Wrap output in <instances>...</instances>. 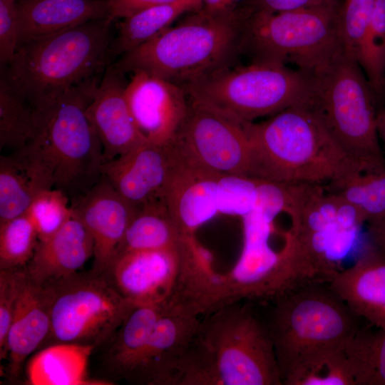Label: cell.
Returning <instances> with one entry per match:
<instances>
[{"mask_svg":"<svg viewBox=\"0 0 385 385\" xmlns=\"http://www.w3.org/2000/svg\"><path fill=\"white\" fill-rule=\"evenodd\" d=\"M287 194L283 185L264 183L254 210L242 217L243 247L231 270L222 274L226 304L250 301L267 302L299 284L293 247L284 237L279 251L270 244L274 220L284 213Z\"/></svg>","mask_w":385,"mask_h":385,"instance_id":"10","label":"cell"},{"mask_svg":"<svg viewBox=\"0 0 385 385\" xmlns=\"http://www.w3.org/2000/svg\"><path fill=\"white\" fill-rule=\"evenodd\" d=\"M375 0H344L339 14L346 51L358 62L364 47Z\"/></svg>","mask_w":385,"mask_h":385,"instance_id":"39","label":"cell"},{"mask_svg":"<svg viewBox=\"0 0 385 385\" xmlns=\"http://www.w3.org/2000/svg\"><path fill=\"white\" fill-rule=\"evenodd\" d=\"M177 251L143 250L114 259L103 275L133 304H165L178 275Z\"/></svg>","mask_w":385,"mask_h":385,"instance_id":"16","label":"cell"},{"mask_svg":"<svg viewBox=\"0 0 385 385\" xmlns=\"http://www.w3.org/2000/svg\"><path fill=\"white\" fill-rule=\"evenodd\" d=\"M308 72L287 65L250 62L220 68L184 86L189 96L247 122L303 104Z\"/></svg>","mask_w":385,"mask_h":385,"instance_id":"11","label":"cell"},{"mask_svg":"<svg viewBox=\"0 0 385 385\" xmlns=\"http://www.w3.org/2000/svg\"><path fill=\"white\" fill-rule=\"evenodd\" d=\"M178 275L173 293L164 304L168 310L201 316L225 305L222 274L195 235H183L178 248Z\"/></svg>","mask_w":385,"mask_h":385,"instance_id":"20","label":"cell"},{"mask_svg":"<svg viewBox=\"0 0 385 385\" xmlns=\"http://www.w3.org/2000/svg\"><path fill=\"white\" fill-rule=\"evenodd\" d=\"M309 75L303 103L321 121L346 155L364 171L385 170V156L376 128L380 103L362 68L343 48Z\"/></svg>","mask_w":385,"mask_h":385,"instance_id":"5","label":"cell"},{"mask_svg":"<svg viewBox=\"0 0 385 385\" xmlns=\"http://www.w3.org/2000/svg\"><path fill=\"white\" fill-rule=\"evenodd\" d=\"M26 277L24 267L0 270L1 359H6L7 337Z\"/></svg>","mask_w":385,"mask_h":385,"instance_id":"40","label":"cell"},{"mask_svg":"<svg viewBox=\"0 0 385 385\" xmlns=\"http://www.w3.org/2000/svg\"><path fill=\"white\" fill-rule=\"evenodd\" d=\"M359 318L385 329V255L369 242L354 263L329 282Z\"/></svg>","mask_w":385,"mask_h":385,"instance_id":"22","label":"cell"},{"mask_svg":"<svg viewBox=\"0 0 385 385\" xmlns=\"http://www.w3.org/2000/svg\"><path fill=\"white\" fill-rule=\"evenodd\" d=\"M247 124L189 96L186 116L172 143L187 159L208 170L255 178Z\"/></svg>","mask_w":385,"mask_h":385,"instance_id":"13","label":"cell"},{"mask_svg":"<svg viewBox=\"0 0 385 385\" xmlns=\"http://www.w3.org/2000/svg\"><path fill=\"white\" fill-rule=\"evenodd\" d=\"M125 95L135 123L147 141L168 145L186 116L189 96L184 86L143 71L131 73Z\"/></svg>","mask_w":385,"mask_h":385,"instance_id":"14","label":"cell"},{"mask_svg":"<svg viewBox=\"0 0 385 385\" xmlns=\"http://www.w3.org/2000/svg\"><path fill=\"white\" fill-rule=\"evenodd\" d=\"M175 158L171 143L145 141L102 166V175L134 209L164 201Z\"/></svg>","mask_w":385,"mask_h":385,"instance_id":"15","label":"cell"},{"mask_svg":"<svg viewBox=\"0 0 385 385\" xmlns=\"http://www.w3.org/2000/svg\"><path fill=\"white\" fill-rule=\"evenodd\" d=\"M54 188L52 173L28 145L0 157V224L26 212L43 190Z\"/></svg>","mask_w":385,"mask_h":385,"instance_id":"26","label":"cell"},{"mask_svg":"<svg viewBox=\"0 0 385 385\" xmlns=\"http://www.w3.org/2000/svg\"><path fill=\"white\" fill-rule=\"evenodd\" d=\"M17 0H0V64L6 66L14 58L19 43Z\"/></svg>","mask_w":385,"mask_h":385,"instance_id":"41","label":"cell"},{"mask_svg":"<svg viewBox=\"0 0 385 385\" xmlns=\"http://www.w3.org/2000/svg\"><path fill=\"white\" fill-rule=\"evenodd\" d=\"M346 344L325 347L299 360L282 385H355Z\"/></svg>","mask_w":385,"mask_h":385,"instance_id":"31","label":"cell"},{"mask_svg":"<svg viewBox=\"0 0 385 385\" xmlns=\"http://www.w3.org/2000/svg\"><path fill=\"white\" fill-rule=\"evenodd\" d=\"M124 76L110 64L86 111L101 143L104 163L146 141L126 101Z\"/></svg>","mask_w":385,"mask_h":385,"instance_id":"19","label":"cell"},{"mask_svg":"<svg viewBox=\"0 0 385 385\" xmlns=\"http://www.w3.org/2000/svg\"><path fill=\"white\" fill-rule=\"evenodd\" d=\"M337 2V0H248L247 6L255 11L280 13Z\"/></svg>","mask_w":385,"mask_h":385,"instance_id":"42","label":"cell"},{"mask_svg":"<svg viewBox=\"0 0 385 385\" xmlns=\"http://www.w3.org/2000/svg\"><path fill=\"white\" fill-rule=\"evenodd\" d=\"M200 317L164 307L130 382L173 385L179 362L199 329Z\"/></svg>","mask_w":385,"mask_h":385,"instance_id":"21","label":"cell"},{"mask_svg":"<svg viewBox=\"0 0 385 385\" xmlns=\"http://www.w3.org/2000/svg\"><path fill=\"white\" fill-rule=\"evenodd\" d=\"M71 206L93 238L91 270L103 274L114 260L135 209L103 175L87 192L71 200Z\"/></svg>","mask_w":385,"mask_h":385,"instance_id":"17","label":"cell"},{"mask_svg":"<svg viewBox=\"0 0 385 385\" xmlns=\"http://www.w3.org/2000/svg\"><path fill=\"white\" fill-rule=\"evenodd\" d=\"M52 299L51 287L36 283L27 274L7 337L9 379L19 378L25 360L48 338Z\"/></svg>","mask_w":385,"mask_h":385,"instance_id":"23","label":"cell"},{"mask_svg":"<svg viewBox=\"0 0 385 385\" xmlns=\"http://www.w3.org/2000/svg\"><path fill=\"white\" fill-rule=\"evenodd\" d=\"M175 158L164 200L169 213L183 235L195 230L219 213L218 180L221 174L187 159L172 143Z\"/></svg>","mask_w":385,"mask_h":385,"instance_id":"18","label":"cell"},{"mask_svg":"<svg viewBox=\"0 0 385 385\" xmlns=\"http://www.w3.org/2000/svg\"><path fill=\"white\" fill-rule=\"evenodd\" d=\"M358 63L378 101L385 94V0H375L364 47Z\"/></svg>","mask_w":385,"mask_h":385,"instance_id":"35","label":"cell"},{"mask_svg":"<svg viewBox=\"0 0 385 385\" xmlns=\"http://www.w3.org/2000/svg\"><path fill=\"white\" fill-rule=\"evenodd\" d=\"M376 128L379 138L381 140L385 150V107L379 104L376 117Z\"/></svg>","mask_w":385,"mask_h":385,"instance_id":"46","label":"cell"},{"mask_svg":"<svg viewBox=\"0 0 385 385\" xmlns=\"http://www.w3.org/2000/svg\"><path fill=\"white\" fill-rule=\"evenodd\" d=\"M51 331L45 342L103 344L133 307L103 274L78 272L50 286Z\"/></svg>","mask_w":385,"mask_h":385,"instance_id":"12","label":"cell"},{"mask_svg":"<svg viewBox=\"0 0 385 385\" xmlns=\"http://www.w3.org/2000/svg\"><path fill=\"white\" fill-rule=\"evenodd\" d=\"M39 240L26 212L0 224V270L24 267L33 257Z\"/></svg>","mask_w":385,"mask_h":385,"instance_id":"36","label":"cell"},{"mask_svg":"<svg viewBox=\"0 0 385 385\" xmlns=\"http://www.w3.org/2000/svg\"><path fill=\"white\" fill-rule=\"evenodd\" d=\"M191 348L211 385H282L258 303L232 302L205 315Z\"/></svg>","mask_w":385,"mask_h":385,"instance_id":"6","label":"cell"},{"mask_svg":"<svg viewBox=\"0 0 385 385\" xmlns=\"http://www.w3.org/2000/svg\"><path fill=\"white\" fill-rule=\"evenodd\" d=\"M259 304L273 342L282 383L306 355L347 344L364 321L329 282H302Z\"/></svg>","mask_w":385,"mask_h":385,"instance_id":"7","label":"cell"},{"mask_svg":"<svg viewBox=\"0 0 385 385\" xmlns=\"http://www.w3.org/2000/svg\"><path fill=\"white\" fill-rule=\"evenodd\" d=\"M263 179L239 175H222L218 180L219 213L241 218L255 207Z\"/></svg>","mask_w":385,"mask_h":385,"instance_id":"38","label":"cell"},{"mask_svg":"<svg viewBox=\"0 0 385 385\" xmlns=\"http://www.w3.org/2000/svg\"><path fill=\"white\" fill-rule=\"evenodd\" d=\"M113 21L93 20L24 43L1 73L32 106L101 76L113 58Z\"/></svg>","mask_w":385,"mask_h":385,"instance_id":"2","label":"cell"},{"mask_svg":"<svg viewBox=\"0 0 385 385\" xmlns=\"http://www.w3.org/2000/svg\"><path fill=\"white\" fill-rule=\"evenodd\" d=\"M248 0H202V9L219 16H235L247 8Z\"/></svg>","mask_w":385,"mask_h":385,"instance_id":"44","label":"cell"},{"mask_svg":"<svg viewBox=\"0 0 385 385\" xmlns=\"http://www.w3.org/2000/svg\"><path fill=\"white\" fill-rule=\"evenodd\" d=\"M16 5L18 47L87 21L110 18L107 0H17Z\"/></svg>","mask_w":385,"mask_h":385,"instance_id":"25","label":"cell"},{"mask_svg":"<svg viewBox=\"0 0 385 385\" xmlns=\"http://www.w3.org/2000/svg\"><path fill=\"white\" fill-rule=\"evenodd\" d=\"M91 346L53 344L41 349L29 360L26 377L33 385L110 384L87 375Z\"/></svg>","mask_w":385,"mask_h":385,"instance_id":"28","label":"cell"},{"mask_svg":"<svg viewBox=\"0 0 385 385\" xmlns=\"http://www.w3.org/2000/svg\"><path fill=\"white\" fill-rule=\"evenodd\" d=\"M255 178L326 185L357 165L318 118L297 104L260 122H247Z\"/></svg>","mask_w":385,"mask_h":385,"instance_id":"1","label":"cell"},{"mask_svg":"<svg viewBox=\"0 0 385 385\" xmlns=\"http://www.w3.org/2000/svg\"><path fill=\"white\" fill-rule=\"evenodd\" d=\"M324 187L352 205L365 223L385 215V170L364 171L354 168Z\"/></svg>","mask_w":385,"mask_h":385,"instance_id":"32","label":"cell"},{"mask_svg":"<svg viewBox=\"0 0 385 385\" xmlns=\"http://www.w3.org/2000/svg\"><path fill=\"white\" fill-rule=\"evenodd\" d=\"M202 0H175L150 6L123 19L113 37V58L122 56L159 36L183 14L199 10Z\"/></svg>","mask_w":385,"mask_h":385,"instance_id":"29","label":"cell"},{"mask_svg":"<svg viewBox=\"0 0 385 385\" xmlns=\"http://www.w3.org/2000/svg\"><path fill=\"white\" fill-rule=\"evenodd\" d=\"M26 212L36 229L39 241L53 235L73 214L69 197L55 188L41 191Z\"/></svg>","mask_w":385,"mask_h":385,"instance_id":"37","label":"cell"},{"mask_svg":"<svg viewBox=\"0 0 385 385\" xmlns=\"http://www.w3.org/2000/svg\"><path fill=\"white\" fill-rule=\"evenodd\" d=\"M182 235L164 201L145 205L135 209L114 259L133 251H177Z\"/></svg>","mask_w":385,"mask_h":385,"instance_id":"30","label":"cell"},{"mask_svg":"<svg viewBox=\"0 0 385 385\" xmlns=\"http://www.w3.org/2000/svg\"><path fill=\"white\" fill-rule=\"evenodd\" d=\"M346 350L355 385H385V329L361 325Z\"/></svg>","mask_w":385,"mask_h":385,"instance_id":"33","label":"cell"},{"mask_svg":"<svg viewBox=\"0 0 385 385\" xmlns=\"http://www.w3.org/2000/svg\"><path fill=\"white\" fill-rule=\"evenodd\" d=\"M93 254V238L73 212L57 232L38 242L33 257L24 269L36 283L51 286L78 273Z\"/></svg>","mask_w":385,"mask_h":385,"instance_id":"24","label":"cell"},{"mask_svg":"<svg viewBox=\"0 0 385 385\" xmlns=\"http://www.w3.org/2000/svg\"><path fill=\"white\" fill-rule=\"evenodd\" d=\"M102 76L33 106L35 133L26 145L51 170L54 188L71 200L103 175L102 145L86 113Z\"/></svg>","mask_w":385,"mask_h":385,"instance_id":"4","label":"cell"},{"mask_svg":"<svg viewBox=\"0 0 385 385\" xmlns=\"http://www.w3.org/2000/svg\"><path fill=\"white\" fill-rule=\"evenodd\" d=\"M285 212L290 218L298 276L301 282H329L351 254L361 227L359 212L324 185L287 183Z\"/></svg>","mask_w":385,"mask_h":385,"instance_id":"8","label":"cell"},{"mask_svg":"<svg viewBox=\"0 0 385 385\" xmlns=\"http://www.w3.org/2000/svg\"><path fill=\"white\" fill-rule=\"evenodd\" d=\"M340 7L337 2L280 13L249 8L242 21L240 53L250 62L291 63L312 72L344 47Z\"/></svg>","mask_w":385,"mask_h":385,"instance_id":"9","label":"cell"},{"mask_svg":"<svg viewBox=\"0 0 385 385\" xmlns=\"http://www.w3.org/2000/svg\"><path fill=\"white\" fill-rule=\"evenodd\" d=\"M175 0H107L109 17L124 19L139 11Z\"/></svg>","mask_w":385,"mask_h":385,"instance_id":"43","label":"cell"},{"mask_svg":"<svg viewBox=\"0 0 385 385\" xmlns=\"http://www.w3.org/2000/svg\"><path fill=\"white\" fill-rule=\"evenodd\" d=\"M245 14L219 16L202 9L194 11L112 65L125 74L143 71L185 86L237 63Z\"/></svg>","mask_w":385,"mask_h":385,"instance_id":"3","label":"cell"},{"mask_svg":"<svg viewBox=\"0 0 385 385\" xmlns=\"http://www.w3.org/2000/svg\"><path fill=\"white\" fill-rule=\"evenodd\" d=\"M369 242L385 255V215L367 223Z\"/></svg>","mask_w":385,"mask_h":385,"instance_id":"45","label":"cell"},{"mask_svg":"<svg viewBox=\"0 0 385 385\" xmlns=\"http://www.w3.org/2000/svg\"><path fill=\"white\" fill-rule=\"evenodd\" d=\"M163 309V304L133 305L103 344L106 348L101 354V364L112 379L130 382Z\"/></svg>","mask_w":385,"mask_h":385,"instance_id":"27","label":"cell"},{"mask_svg":"<svg viewBox=\"0 0 385 385\" xmlns=\"http://www.w3.org/2000/svg\"><path fill=\"white\" fill-rule=\"evenodd\" d=\"M34 110L31 103L0 78V148L12 151L24 148L35 133Z\"/></svg>","mask_w":385,"mask_h":385,"instance_id":"34","label":"cell"}]
</instances>
